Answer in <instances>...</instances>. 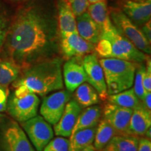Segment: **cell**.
Segmentation results:
<instances>
[{
  "label": "cell",
  "mask_w": 151,
  "mask_h": 151,
  "mask_svg": "<svg viewBox=\"0 0 151 151\" xmlns=\"http://www.w3.org/2000/svg\"><path fill=\"white\" fill-rule=\"evenodd\" d=\"M88 3H89L90 4H91L97 3L101 1H106V0H88Z\"/></svg>",
  "instance_id": "74e56055"
},
{
  "label": "cell",
  "mask_w": 151,
  "mask_h": 151,
  "mask_svg": "<svg viewBox=\"0 0 151 151\" xmlns=\"http://www.w3.org/2000/svg\"><path fill=\"white\" fill-rule=\"evenodd\" d=\"M14 1H20V0H14Z\"/></svg>",
  "instance_id": "60d3db41"
},
{
  "label": "cell",
  "mask_w": 151,
  "mask_h": 151,
  "mask_svg": "<svg viewBox=\"0 0 151 151\" xmlns=\"http://www.w3.org/2000/svg\"><path fill=\"white\" fill-rule=\"evenodd\" d=\"M150 132H151V129H150V127H149L148 130L146 132V133H145V135L146 136V138H148V139H150L151 138V135H150Z\"/></svg>",
  "instance_id": "8d00e7d4"
},
{
  "label": "cell",
  "mask_w": 151,
  "mask_h": 151,
  "mask_svg": "<svg viewBox=\"0 0 151 151\" xmlns=\"http://www.w3.org/2000/svg\"><path fill=\"white\" fill-rule=\"evenodd\" d=\"M97 126L83 129L71 134L69 139V151H81L93 143Z\"/></svg>",
  "instance_id": "44dd1931"
},
{
  "label": "cell",
  "mask_w": 151,
  "mask_h": 151,
  "mask_svg": "<svg viewBox=\"0 0 151 151\" xmlns=\"http://www.w3.org/2000/svg\"><path fill=\"white\" fill-rule=\"evenodd\" d=\"M69 141L67 138L58 137L52 139L43 151H69Z\"/></svg>",
  "instance_id": "f1b7e54d"
},
{
  "label": "cell",
  "mask_w": 151,
  "mask_h": 151,
  "mask_svg": "<svg viewBox=\"0 0 151 151\" xmlns=\"http://www.w3.org/2000/svg\"><path fill=\"white\" fill-rule=\"evenodd\" d=\"M137 151H151L150 139H148L146 137H143L139 139Z\"/></svg>",
  "instance_id": "d6a6232c"
},
{
  "label": "cell",
  "mask_w": 151,
  "mask_h": 151,
  "mask_svg": "<svg viewBox=\"0 0 151 151\" xmlns=\"http://www.w3.org/2000/svg\"><path fill=\"white\" fill-rule=\"evenodd\" d=\"M1 144L3 151H35L26 133L16 120L6 124L1 134Z\"/></svg>",
  "instance_id": "ba28073f"
},
{
  "label": "cell",
  "mask_w": 151,
  "mask_h": 151,
  "mask_svg": "<svg viewBox=\"0 0 151 151\" xmlns=\"http://www.w3.org/2000/svg\"><path fill=\"white\" fill-rule=\"evenodd\" d=\"M21 124L28 139L37 151H42L53 139L54 132L51 124L41 116L37 115Z\"/></svg>",
  "instance_id": "52a82bcc"
},
{
  "label": "cell",
  "mask_w": 151,
  "mask_h": 151,
  "mask_svg": "<svg viewBox=\"0 0 151 151\" xmlns=\"http://www.w3.org/2000/svg\"><path fill=\"white\" fill-rule=\"evenodd\" d=\"M99 61L104 73L109 95L133 86L136 69L139 63L116 58H101Z\"/></svg>",
  "instance_id": "277c9868"
},
{
  "label": "cell",
  "mask_w": 151,
  "mask_h": 151,
  "mask_svg": "<svg viewBox=\"0 0 151 151\" xmlns=\"http://www.w3.org/2000/svg\"><path fill=\"white\" fill-rule=\"evenodd\" d=\"M82 64L86 72L87 82L96 90L100 99L104 101L106 100L109 94L104 73L97 55L90 53L85 55Z\"/></svg>",
  "instance_id": "9c48e42d"
},
{
  "label": "cell",
  "mask_w": 151,
  "mask_h": 151,
  "mask_svg": "<svg viewBox=\"0 0 151 151\" xmlns=\"http://www.w3.org/2000/svg\"><path fill=\"white\" fill-rule=\"evenodd\" d=\"M139 137L129 134H116L101 151H137Z\"/></svg>",
  "instance_id": "ffe728a7"
},
{
  "label": "cell",
  "mask_w": 151,
  "mask_h": 151,
  "mask_svg": "<svg viewBox=\"0 0 151 151\" xmlns=\"http://www.w3.org/2000/svg\"><path fill=\"white\" fill-rule=\"evenodd\" d=\"M63 82L67 90L73 92L79 86L86 82V75L83 67L81 58L69 59L63 66Z\"/></svg>",
  "instance_id": "4fadbf2b"
},
{
  "label": "cell",
  "mask_w": 151,
  "mask_h": 151,
  "mask_svg": "<svg viewBox=\"0 0 151 151\" xmlns=\"http://www.w3.org/2000/svg\"><path fill=\"white\" fill-rule=\"evenodd\" d=\"M10 22L8 12L0 1V52L2 50Z\"/></svg>",
  "instance_id": "4316f807"
},
{
  "label": "cell",
  "mask_w": 151,
  "mask_h": 151,
  "mask_svg": "<svg viewBox=\"0 0 151 151\" xmlns=\"http://www.w3.org/2000/svg\"><path fill=\"white\" fill-rule=\"evenodd\" d=\"M132 1H144V0H132Z\"/></svg>",
  "instance_id": "f35d334b"
},
{
  "label": "cell",
  "mask_w": 151,
  "mask_h": 151,
  "mask_svg": "<svg viewBox=\"0 0 151 151\" xmlns=\"http://www.w3.org/2000/svg\"><path fill=\"white\" fill-rule=\"evenodd\" d=\"M81 110V106L75 99L69 100L66 104L61 118L54 124L55 135L65 138L70 137Z\"/></svg>",
  "instance_id": "5bb4252c"
},
{
  "label": "cell",
  "mask_w": 151,
  "mask_h": 151,
  "mask_svg": "<svg viewBox=\"0 0 151 151\" xmlns=\"http://www.w3.org/2000/svg\"><path fill=\"white\" fill-rule=\"evenodd\" d=\"M141 31L143 33L145 37H146V39H148L149 42H150L151 41V36H150V30H151V27H150V20L148 21V22H146V24H144L143 25H142V28H141Z\"/></svg>",
  "instance_id": "836d02e7"
},
{
  "label": "cell",
  "mask_w": 151,
  "mask_h": 151,
  "mask_svg": "<svg viewBox=\"0 0 151 151\" xmlns=\"http://www.w3.org/2000/svg\"><path fill=\"white\" fill-rule=\"evenodd\" d=\"M71 94L67 90H60L43 98L40 107V114L50 124H56L70 100Z\"/></svg>",
  "instance_id": "30bf717a"
},
{
  "label": "cell",
  "mask_w": 151,
  "mask_h": 151,
  "mask_svg": "<svg viewBox=\"0 0 151 151\" xmlns=\"http://www.w3.org/2000/svg\"><path fill=\"white\" fill-rule=\"evenodd\" d=\"M122 12L137 25L142 26L150 20L151 0H128L122 6Z\"/></svg>",
  "instance_id": "9a60e30c"
},
{
  "label": "cell",
  "mask_w": 151,
  "mask_h": 151,
  "mask_svg": "<svg viewBox=\"0 0 151 151\" xmlns=\"http://www.w3.org/2000/svg\"><path fill=\"white\" fill-rule=\"evenodd\" d=\"M146 70L143 75L142 83L143 89L146 92H151V62L150 57L146 58Z\"/></svg>",
  "instance_id": "4dcf8cb0"
},
{
  "label": "cell",
  "mask_w": 151,
  "mask_h": 151,
  "mask_svg": "<svg viewBox=\"0 0 151 151\" xmlns=\"http://www.w3.org/2000/svg\"><path fill=\"white\" fill-rule=\"evenodd\" d=\"M99 122L96 129L93 146L95 150L101 151L111 139L115 135L118 134V133L104 118L99 120Z\"/></svg>",
  "instance_id": "603a6c76"
},
{
  "label": "cell",
  "mask_w": 151,
  "mask_h": 151,
  "mask_svg": "<svg viewBox=\"0 0 151 151\" xmlns=\"http://www.w3.org/2000/svg\"><path fill=\"white\" fill-rule=\"evenodd\" d=\"M132 112L133 109L109 102L106 104L104 108V118L114 128L118 134H128Z\"/></svg>",
  "instance_id": "7c38bea8"
},
{
  "label": "cell",
  "mask_w": 151,
  "mask_h": 151,
  "mask_svg": "<svg viewBox=\"0 0 151 151\" xmlns=\"http://www.w3.org/2000/svg\"><path fill=\"white\" fill-rule=\"evenodd\" d=\"M88 14L91 17L100 29H102L107 20L110 18L107 11V5L106 1H101L99 2L91 4L88 6Z\"/></svg>",
  "instance_id": "484cf974"
},
{
  "label": "cell",
  "mask_w": 151,
  "mask_h": 151,
  "mask_svg": "<svg viewBox=\"0 0 151 151\" xmlns=\"http://www.w3.org/2000/svg\"><path fill=\"white\" fill-rule=\"evenodd\" d=\"M94 50L103 58H116L136 63H143L148 57L119 32L111 18L101 29L99 40Z\"/></svg>",
  "instance_id": "3957f363"
},
{
  "label": "cell",
  "mask_w": 151,
  "mask_h": 151,
  "mask_svg": "<svg viewBox=\"0 0 151 151\" xmlns=\"http://www.w3.org/2000/svg\"><path fill=\"white\" fill-rule=\"evenodd\" d=\"M15 88L8 97L6 111L16 122L22 123L37 116L40 99L26 87Z\"/></svg>",
  "instance_id": "5b68a950"
},
{
  "label": "cell",
  "mask_w": 151,
  "mask_h": 151,
  "mask_svg": "<svg viewBox=\"0 0 151 151\" xmlns=\"http://www.w3.org/2000/svg\"><path fill=\"white\" fill-rule=\"evenodd\" d=\"M81 151H95V149H94L93 145H90V146H87L86 148H85L83 150H81Z\"/></svg>",
  "instance_id": "d590c367"
},
{
  "label": "cell",
  "mask_w": 151,
  "mask_h": 151,
  "mask_svg": "<svg viewBox=\"0 0 151 151\" xmlns=\"http://www.w3.org/2000/svg\"><path fill=\"white\" fill-rule=\"evenodd\" d=\"M101 116V109L99 106L93 105L86 107L81 111L71 134L83 129L96 127Z\"/></svg>",
  "instance_id": "d6986e66"
},
{
  "label": "cell",
  "mask_w": 151,
  "mask_h": 151,
  "mask_svg": "<svg viewBox=\"0 0 151 151\" xmlns=\"http://www.w3.org/2000/svg\"><path fill=\"white\" fill-rule=\"evenodd\" d=\"M57 11L60 37L71 33H78L76 16L68 0H57Z\"/></svg>",
  "instance_id": "2e32d148"
},
{
  "label": "cell",
  "mask_w": 151,
  "mask_h": 151,
  "mask_svg": "<svg viewBox=\"0 0 151 151\" xmlns=\"http://www.w3.org/2000/svg\"><path fill=\"white\" fill-rule=\"evenodd\" d=\"M75 100L81 107H89L99 103L97 92L88 83H83L75 90Z\"/></svg>",
  "instance_id": "7402d4cb"
},
{
  "label": "cell",
  "mask_w": 151,
  "mask_h": 151,
  "mask_svg": "<svg viewBox=\"0 0 151 151\" xmlns=\"http://www.w3.org/2000/svg\"><path fill=\"white\" fill-rule=\"evenodd\" d=\"M62 60L58 57L41 60L22 69L14 88L24 86L38 95L43 96L64 88L62 73Z\"/></svg>",
  "instance_id": "7a4b0ae2"
},
{
  "label": "cell",
  "mask_w": 151,
  "mask_h": 151,
  "mask_svg": "<svg viewBox=\"0 0 151 151\" xmlns=\"http://www.w3.org/2000/svg\"><path fill=\"white\" fill-rule=\"evenodd\" d=\"M150 126L151 111L146 109L141 102L140 105L133 109L128 128V134L143 137Z\"/></svg>",
  "instance_id": "e0dca14e"
},
{
  "label": "cell",
  "mask_w": 151,
  "mask_h": 151,
  "mask_svg": "<svg viewBox=\"0 0 151 151\" xmlns=\"http://www.w3.org/2000/svg\"><path fill=\"white\" fill-rule=\"evenodd\" d=\"M141 102L146 109L151 111V92H146Z\"/></svg>",
  "instance_id": "e575fe53"
},
{
  "label": "cell",
  "mask_w": 151,
  "mask_h": 151,
  "mask_svg": "<svg viewBox=\"0 0 151 151\" xmlns=\"http://www.w3.org/2000/svg\"><path fill=\"white\" fill-rule=\"evenodd\" d=\"M21 71V69L10 60H0V85L7 87L13 83L18 79Z\"/></svg>",
  "instance_id": "d4e9b609"
},
{
  "label": "cell",
  "mask_w": 151,
  "mask_h": 151,
  "mask_svg": "<svg viewBox=\"0 0 151 151\" xmlns=\"http://www.w3.org/2000/svg\"><path fill=\"white\" fill-rule=\"evenodd\" d=\"M68 1L76 17L86 12L89 6L88 0H68Z\"/></svg>",
  "instance_id": "f546056e"
},
{
  "label": "cell",
  "mask_w": 151,
  "mask_h": 151,
  "mask_svg": "<svg viewBox=\"0 0 151 151\" xmlns=\"http://www.w3.org/2000/svg\"><path fill=\"white\" fill-rule=\"evenodd\" d=\"M107 99L109 103L131 109H134L141 103V100L134 91L133 88H130L118 93L110 94Z\"/></svg>",
  "instance_id": "cb8c5ba5"
},
{
  "label": "cell",
  "mask_w": 151,
  "mask_h": 151,
  "mask_svg": "<svg viewBox=\"0 0 151 151\" xmlns=\"http://www.w3.org/2000/svg\"><path fill=\"white\" fill-rule=\"evenodd\" d=\"M59 38L54 11L35 1L22 7L10 22L3 48L6 59L22 70L52 58L59 48Z\"/></svg>",
  "instance_id": "6da1fadb"
},
{
  "label": "cell",
  "mask_w": 151,
  "mask_h": 151,
  "mask_svg": "<svg viewBox=\"0 0 151 151\" xmlns=\"http://www.w3.org/2000/svg\"><path fill=\"white\" fill-rule=\"evenodd\" d=\"M146 70V67L143 63H139L137 66V69H136V72L134 75V88L133 90L134 91L135 94L141 101H142L143 97H144L146 91L143 89V83H142V78L143 75Z\"/></svg>",
  "instance_id": "83f0119b"
},
{
  "label": "cell",
  "mask_w": 151,
  "mask_h": 151,
  "mask_svg": "<svg viewBox=\"0 0 151 151\" xmlns=\"http://www.w3.org/2000/svg\"><path fill=\"white\" fill-rule=\"evenodd\" d=\"M9 91L7 87L0 85V113L6 111Z\"/></svg>",
  "instance_id": "1f68e13d"
},
{
  "label": "cell",
  "mask_w": 151,
  "mask_h": 151,
  "mask_svg": "<svg viewBox=\"0 0 151 151\" xmlns=\"http://www.w3.org/2000/svg\"><path fill=\"white\" fill-rule=\"evenodd\" d=\"M76 21L78 35L85 40L95 46L99 41L101 35V29L97 24L86 12L77 16Z\"/></svg>",
  "instance_id": "ac0fdd59"
},
{
  "label": "cell",
  "mask_w": 151,
  "mask_h": 151,
  "mask_svg": "<svg viewBox=\"0 0 151 151\" xmlns=\"http://www.w3.org/2000/svg\"><path fill=\"white\" fill-rule=\"evenodd\" d=\"M109 14L113 24L119 32L143 53L150 55V42H149L137 24L134 23L122 11L118 9H111Z\"/></svg>",
  "instance_id": "8992f818"
},
{
  "label": "cell",
  "mask_w": 151,
  "mask_h": 151,
  "mask_svg": "<svg viewBox=\"0 0 151 151\" xmlns=\"http://www.w3.org/2000/svg\"><path fill=\"white\" fill-rule=\"evenodd\" d=\"M1 118H2V115H1V113H0V120H1Z\"/></svg>",
  "instance_id": "ab89813d"
},
{
  "label": "cell",
  "mask_w": 151,
  "mask_h": 151,
  "mask_svg": "<svg viewBox=\"0 0 151 151\" xmlns=\"http://www.w3.org/2000/svg\"><path fill=\"white\" fill-rule=\"evenodd\" d=\"M60 46L62 54L67 59L82 58L94 50V44L83 39L78 33H71L60 37Z\"/></svg>",
  "instance_id": "8fae6325"
}]
</instances>
